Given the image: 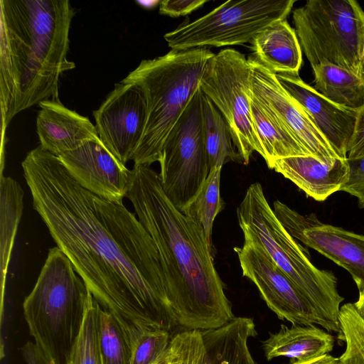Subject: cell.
I'll return each mask as SVG.
<instances>
[{"instance_id": "1", "label": "cell", "mask_w": 364, "mask_h": 364, "mask_svg": "<svg viewBox=\"0 0 364 364\" xmlns=\"http://www.w3.org/2000/svg\"><path fill=\"white\" fill-rule=\"evenodd\" d=\"M21 166L33 209L101 308L133 334L178 326L156 245L136 214L82 187L40 146Z\"/></svg>"}, {"instance_id": "2", "label": "cell", "mask_w": 364, "mask_h": 364, "mask_svg": "<svg viewBox=\"0 0 364 364\" xmlns=\"http://www.w3.org/2000/svg\"><path fill=\"white\" fill-rule=\"evenodd\" d=\"M126 198L156 245L177 326L203 331L231 321V304L205 232L168 199L159 174L150 166L134 165Z\"/></svg>"}, {"instance_id": "3", "label": "cell", "mask_w": 364, "mask_h": 364, "mask_svg": "<svg viewBox=\"0 0 364 364\" xmlns=\"http://www.w3.org/2000/svg\"><path fill=\"white\" fill-rule=\"evenodd\" d=\"M0 10L3 141L17 114L44 100H60V76L75 68L68 59L75 11L68 0H1Z\"/></svg>"}, {"instance_id": "4", "label": "cell", "mask_w": 364, "mask_h": 364, "mask_svg": "<svg viewBox=\"0 0 364 364\" xmlns=\"http://www.w3.org/2000/svg\"><path fill=\"white\" fill-rule=\"evenodd\" d=\"M244 242L259 246L308 299L321 321V326L340 332L341 304L337 279L318 269L304 248L285 229L270 207L260 183L249 186L237 208Z\"/></svg>"}, {"instance_id": "5", "label": "cell", "mask_w": 364, "mask_h": 364, "mask_svg": "<svg viewBox=\"0 0 364 364\" xmlns=\"http://www.w3.org/2000/svg\"><path fill=\"white\" fill-rule=\"evenodd\" d=\"M215 55L207 48L171 50L153 59L143 60L122 82H134L143 90L146 121L134 153V165L159 162L164 144Z\"/></svg>"}, {"instance_id": "6", "label": "cell", "mask_w": 364, "mask_h": 364, "mask_svg": "<svg viewBox=\"0 0 364 364\" xmlns=\"http://www.w3.org/2000/svg\"><path fill=\"white\" fill-rule=\"evenodd\" d=\"M90 291L68 256L50 248L23 309L30 333L56 364H68L81 331Z\"/></svg>"}, {"instance_id": "7", "label": "cell", "mask_w": 364, "mask_h": 364, "mask_svg": "<svg viewBox=\"0 0 364 364\" xmlns=\"http://www.w3.org/2000/svg\"><path fill=\"white\" fill-rule=\"evenodd\" d=\"M301 50L311 67L331 63L361 76L364 11L355 0H309L293 11Z\"/></svg>"}, {"instance_id": "8", "label": "cell", "mask_w": 364, "mask_h": 364, "mask_svg": "<svg viewBox=\"0 0 364 364\" xmlns=\"http://www.w3.org/2000/svg\"><path fill=\"white\" fill-rule=\"evenodd\" d=\"M295 0H230L199 18L183 22L164 38L171 50L250 43L274 22L287 19Z\"/></svg>"}, {"instance_id": "9", "label": "cell", "mask_w": 364, "mask_h": 364, "mask_svg": "<svg viewBox=\"0 0 364 364\" xmlns=\"http://www.w3.org/2000/svg\"><path fill=\"white\" fill-rule=\"evenodd\" d=\"M202 94L199 86L171 130L159 161L164 191L181 212L210 171L203 132Z\"/></svg>"}, {"instance_id": "10", "label": "cell", "mask_w": 364, "mask_h": 364, "mask_svg": "<svg viewBox=\"0 0 364 364\" xmlns=\"http://www.w3.org/2000/svg\"><path fill=\"white\" fill-rule=\"evenodd\" d=\"M228 122L244 164L256 151L263 152L251 116L252 71L245 55L233 48L220 50L209 61L199 82Z\"/></svg>"}, {"instance_id": "11", "label": "cell", "mask_w": 364, "mask_h": 364, "mask_svg": "<svg viewBox=\"0 0 364 364\" xmlns=\"http://www.w3.org/2000/svg\"><path fill=\"white\" fill-rule=\"evenodd\" d=\"M276 216L296 240L347 270L358 291L364 289V235L321 222L315 213L302 215L277 200Z\"/></svg>"}, {"instance_id": "12", "label": "cell", "mask_w": 364, "mask_h": 364, "mask_svg": "<svg viewBox=\"0 0 364 364\" xmlns=\"http://www.w3.org/2000/svg\"><path fill=\"white\" fill-rule=\"evenodd\" d=\"M98 136L122 164L132 161L146 121V102L142 88L120 81L93 112Z\"/></svg>"}, {"instance_id": "13", "label": "cell", "mask_w": 364, "mask_h": 364, "mask_svg": "<svg viewBox=\"0 0 364 364\" xmlns=\"http://www.w3.org/2000/svg\"><path fill=\"white\" fill-rule=\"evenodd\" d=\"M234 250L242 275L255 284L267 306L279 319L292 325L321 326L308 299L259 246L244 242Z\"/></svg>"}, {"instance_id": "14", "label": "cell", "mask_w": 364, "mask_h": 364, "mask_svg": "<svg viewBox=\"0 0 364 364\" xmlns=\"http://www.w3.org/2000/svg\"><path fill=\"white\" fill-rule=\"evenodd\" d=\"M252 91L307 151L323 161L340 158L316 127L301 105L282 87L276 75L252 55Z\"/></svg>"}, {"instance_id": "15", "label": "cell", "mask_w": 364, "mask_h": 364, "mask_svg": "<svg viewBox=\"0 0 364 364\" xmlns=\"http://www.w3.org/2000/svg\"><path fill=\"white\" fill-rule=\"evenodd\" d=\"M58 157L75 180L91 193L117 202L126 197L131 170L111 154L99 137Z\"/></svg>"}, {"instance_id": "16", "label": "cell", "mask_w": 364, "mask_h": 364, "mask_svg": "<svg viewBox=\"0 0 364 364\" xmlns=\"http://www.w3.org/2000/svg\"><path fill=\"white\" fill-rule=\"evenodd\" d=\"M275 75L282 87L301 105L338 157L347 159L358 110L330 101L306 83L299 74Z\"/></svg>"}, {"instance_id": "17", "label": "cell", "mask_w": 364, "mask_h": 364, "mask_svg": "<svg viewBox=\"0 0 364 364\" xmlns=\"http://www.w3.org/2000/svg\"><path fill=\"white\" fill-rule=\"evenodd\" d=\"M270 169L293 182L317 201L326 200L340 191L349 178L347 159L323 161L313 155L294 156L274 161Z\"/></svg>"}, {"instance_id": "18", "label": "cell", "mask_w": 364, "mask_h": 364, "mask_svg": "<svg viewBox=\"0 0 364 364\" xmlns=\"http://www.w3.org/2000/svg\"><path fill=\"white\" fill-rule=\"evenodd\" d=\"M36 118L40 146L59 156L99 137L88 117L64 106L60 100H44Z\"/></svg>"}, {"instance_id": "19", "label": "cell", "mask_w": 364, "mask_h": 364, "mask_svg": "<svg viewBox=\"0 0 364 364\" xmlns=\"http://www.w3.org/2000/svg\"><path fill=\"white\" fill-rule=\"evenodd\" d=\"M250 45L252 55L274 74H299L302 50L295 29L287 19L264 28Z\"/></svg>"}, {"instance_id": "20", "label": "cell", "mask_w": 364, "mask_h": 364, "mask_svg": "<svg viewBox=\"0 0 364 364\" xmlns=\"http://www.w3.org/2000/svg\"><path fill=\"white\" fill-rule=\"evenodd\" d=\"M333 346V337L314 324L291 327L282 325L278 331L270 333L262 342L268 360L284 356L292 362L321 357L331 352Z\"/></svg>"}, {"instance_id": "21", "label": "cell", "mask_w": 364, "mask_h": 364, "mask_svg": "<svg viewBox=\"0 0 364 364\" xmlns=\"http://www.w3.org/2000/svg\"><path fill=\"white\" fill-rule=\"evenodd\" d=\"M200 332L206 364H257L248 347L249 339L257 335L252 318L234 317L219 328Z\"/></svg>"}, {"instance_id": "22", "label": "cell", "mask_w": 364, "mask_h": 364, "mask_svg": "<svg viewBox=\"0 0 364 364\" xmlns=\"http://www.w3.org/2000/svg\"><path fill=\"white\" fill-rule=\"evenodd\" d=\"M253 127L262 149V158L269 168L272 163L282 158L309 155L287 127L270 109L250 92Z\"/></svg>"}, {"instance_id": "23", "label": "cell", "mask_w": 364, "mask_h": 364, "mask_svg": "<svg viewBox=\"0 0 364 364\" xmlns=\"http://www.w3.org/2000/svg\"><path fill=\"white\" fill-rule=\"evenodd\" d=\"M314 88L330 101L358 110L364 106V77L331 63L311 67Z\"/></svg>"}, {"instance_id": "24", "label": "cell", "mask_w": 364, "mask_h": 364, "mask_svg": "<svg viewBox=\"0 0 364 364\" xmlns=\"http://www.w3.org/2000/svg\"><path fill=\"white\" fill-rule=\"evenodd\" d=\"M201 114L204 142L210 170L223 167L228 162L243 164V160L235 146L228 122L203 93Z\"/></svg>"}, {"instance_id": "25", "label": "cell", "mask_w": 364, "mask_h": 364, "mask_svg": "<svg viewBox=\"0 0 364 364\" xmlns=\"http://www.w3.org/2000/svg\"><path fill=\"white\" fill-rule=\"evenodd\" d=\"M0 193V264L3 299L4 284L11 252L23 214V191L15 179L1 175Z\"/></svg>"}, {"instance_id": "26", "label": "cell", "mask_w": 364, "mask_h": 364, "mask_svg": "<svg viewBox=\"0 0 364 364\" xmlns=\"http://www.w3.org/2000/svg\"><path fill=\"white\" fill-rule=\"evenodd\" d=\"M221 169L222 167H216L210 170L195 198L182 211L203 228L213 255L215 253L212 242L213 223L225 205L220 196Z\"/></svg>"}, {"instance_id": "27", "label": "cell", "mask_w": 364, "mask_h": 364, "mask_svg": "<svg viewBox=\"0 0 364 364\" xmlns=\"http://www.w3.org/2000/svg\"><path fill=\"white\" fill-rule=\"evenodd\" d=\"M134 337L113 314L101 308L100 343L102 364H132Z\"/></svg>"}, {"instance_id": "28", "label": "cell", "mask_w": 364, "mask_h": 364, "mask_svg": "<svg viewBox=\"0 0 364 364\" xmlns=\"http://www.w3.org/2000/svg\"><path fill=\"white\" fill-rule=\"evenodd\" d=\"M101 306L90 292L82 326L68 364H102L100 343Z\"/></svg>"}, {"instance_id": "29", "label": "cell", "mask_w": 364, "mask_h": 364, "mask_svg": "<svg viewBox=\"0 0 364 364\" xmlns=\"http://www.w3.org/2000/svg\"><path fill=\"white\" fill-rule=\"evenodd\" d=\"M338 338L346 343L344 353L336 364H364V321L355 311L353 304L340 308Z\"/></svg>"}, {"instance_id": "30", "label": "cell", "mask_w": 364, "mask_h": 364, "mask_svg": "<svg viewBox=\"0 0 364 364\" xmlns=\"http://www.w3.org/2000/svg\"><path fill=\"white\" fill-rule=\"evenodd\" d=\"M169 364H206V352L201 332L183 330L171 337Z\"/></svg>"}, {"instance_id": "31", "label": "cell", "mask_w": 364, "mask_h": 364, "mask_svg": "<svg viewBox=\"0 0 364 364\" xmlns=\"http://www.w3.org/2000/svg\"><path fill=\"white\" fill-rule=\"evenodd\" d=\"M171 333L164 330L145 331L135 335L132 364H155L168 349Z\"/></svg>"}, {"instance_id": "32", "label": "cell", "mask_w": 364, "mask_h": 364, "mask_svg": "<svg viewBox=\"0 0 364 364\" xmlns=\"http://www.w3.org/2000/svg\"><path fill=\"white\" fill-rule=\"evenodd\" d=\"M348 161L350 168L349 178L340 191L355 197L359 208L364 209V156L348 159Z\"/></svg>"}, {"instance_id": "33", "label": "cell", "mask_w": 364, "mask_h": 364, "mask_svg": "<svg viewBox=\"0 0 364 364\" xmlns=\"http://www.w3.org/2000/svg\"><path fill=\"white\" fill-rule=\"evenodd\" d=\"M207 2L206 0H164L159 4V13L171 17L186 16Z\"/></svg>"}, {"instance_id": "34", "label": "cell", "mask_w": 364, "mask_h": 364, "mask_svg": "<svg viewBox=\"0 0 364 364\" xmlns=\"http://www.w3.org/2000/svg\"><path fill=\"white\" fill-rule=\"evenodd\" d=\"M364 156V106L358 110L353 134L347 153L348 159Z\"/></svg>"}, {"instance_id": "35", "label": "cell", "mask_w": 364, "mask_h": 364, "mask_svg": "<svg viewBox=\"0 0 364 364\" xmlns=\"http://www.w3.org/2000/svg\"><path fill=\"white\" fill-rule=\"evenodd\" d=\"M21 353L27 364H56L38 345L31 341L24 344Z\"/></svg>"}, {"instance_id": "36", "label": "cell", "mask_w": 364, "mask_h": 364, "mask_svg": "<svg viewBox=\"0 0 364 364\" xmlns=\"http://www.w3.org/2000/svg\"><path fill=\"white\" fill-rule=\"evenodd\" d=\"M336 358H334L333 356L326 354L325 355H323L319 358H316L311 360H296L291 362V364H336Z\"/></svg>"}, {"instance_id": "37", "label": "cell", "mask_w": 364, "mask_h": 364, "mask_svg": "<svg viewBox=\"0 0 364 364\" xmlns=\"http://www.w3.org/2000/svg\"><path fill=\"white\" fill-rule=\"evenodd\" d=\"M353 306L358 314L364 321V289L359 291L358 299L353 303Z\"/></svg>"}, {"instance_id": "38", "label": "cell", "mask_w": 364, "mask_h": 364, "mask_svg": "<svg viewBox=\"0 0 364 364\" xmlns=\"http://www.w3.org/2000/svg\"><path fill=\"white\" fill-rule=\"evenodd\" d=\"M137 3L144 8L151 9L159 6L161 1H138Z\"/></svg>"}, {"instance_id": "39", "label": "cell", "mask_w": 364, "mask_h": 364, "mask_svg": "<svg viewBox=\"0 0 364 364\" xmlns=\"http://www.w3.org/2000/svg\"><path fill=\"white\" fill-rule=\"evenodd\" d=\"M169 346L161 358L155 364H169Z\"/></svg>"}, {"instance_id": "40", "label": "cell", "mask_w": 364, "mask_h": 364, "mask_svg": "<svg viewBox=\"0 0 364 364\" xmlns=\"http://www.w3.org/2000/svg\"><path fill=\"white\" fill-rule=\"evenodd\" d=\"M360 65H361V75L363 77H364V33H363V41Z\"/></svg>"}]
</instances>
